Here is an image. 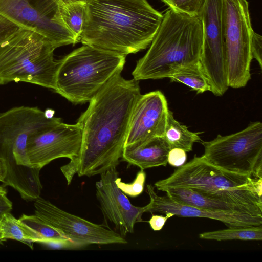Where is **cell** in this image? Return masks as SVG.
<instances>
[{"instance_id":"cell-1","label":"cell","mask_w":262,"mask_h":262,"mask_svg":"<svg viewBox=\"0 0 262 262\" xmlns=\"http://www.w3.org/2000/svg\"><path fill=\"white\" fill-rule=\"evenodd\" d=\"M116 73L90 101L77 124L82 133L78 156L60 168L70 185L73 176L91 177L116 168L121 158L139 81Z\"/></svg>"},{"instance_id":"cell-2","label":"cell","mask_w":262,"mask_h":262,"mask_svg":"<svg viewBox=\"0 0 262 262\" xmlns=\"http://www.w3.org/2000/svg\"><path fill=\"white\" fill-rule=\"evenodd\" d=\"M163 14L146 0H89L79 42L125 56L150 46Z\"/></svg>"},{"instance_id":"cell-3","label":"cell","mask_w":262,"mask_h":262,"mask_svg":"<svg viewBox=\"0 0 262 262\" xmlns=\"http://www.w3.org/2000/svg\"><path fill=\"white\" fill-rule=\"evenodd\" d=\"M60 122V118H50L37 107L17 106L0 114V159L7 171L3 185L13 187L25 201L36 200L42 188L40 169L30 164L27 155V142L34 134Z\"/></svg>"},{"instance_id":"cell-4","label":"cell","mask_w":262,"mask_h":262,"mask_svg":"<svg viewBox=\"0 0 262 262\" xmlns=\"http://www.w3.org/2000/svg\"><path fill=\"white\" fill-rule=\"evenodd\" d=\"M148 50L132 72L136 80L170 77L179 68L200 60L203 29L201 18L169 8Z\"/></svg>"},{"instance_id":"cell-5","label":"cell","mask_w":262,"mask_h":262,"mask_svg":"<svg viewBox=\"0 0 262 262\" xmlns=\"http://www.w3.org/2000/svg\"><path fill=\"white\" fill-rule=\"evenodd\" d=\"M158 190L187 188L207 197L237 205L249 214L262 216V178L229 171L196 155L168 177L154 184Z\"/></svg>"},{"instance_id":"cell-6","label":"cell","mask_w":262,"mask_h":262,"mask_svg":"<svg viewBox=\"0 0 262 262\" xmlns=\"http://www.w3.org/2000/svg\"><path fill=\"white\" fill-rule=\"evenodd\" d=\"M126 56L83 45L60 59L55 91L75 103L90 101L118 72Z\"/></svg>"},{"instance_id":"cell-7","label":"cell","mask_w":262,"mask_h":262,"mask_svg":"<svg viewBox=\"0 0 262 262\" xmlns=\"http://www.w3.org/2000/svg\"><path fill=\"white\" fill-rule=\"evenodd\" d=\"M55 49L38 32L21 28L0 46V85L25 82L55 90L60 63Z\"/></svg>"},{"instance_id":"cell-8","label":"cell","mask_w":262,"mask_h":262,"mask_svg":"<svg viewBox=\"0 0 262 262\" xmlns=\"http://www.w3.org/2000/svg\"><path fill=\"white\" fill-rule=\"evenodd\" d=\"M203 155L223 169L262 178V123L255 121L244 129L201 142Z\"/></svg>"},{"instance_id":"cell-9","label":"cell","mask_w":262,"mask_h":262,"mask_svg":"<svg viewBox=\"0 0 262 262\" xmlns=\"http://www.w3.org/2000/svg\"><path fill=\"white\" fill-rule=\"evenodd\" d=\"M223 19L228 86L241 88L251 79L252 27L247 0H223Z\"/></svg>"},{"instance_id":"cell-10","label":"cell","mask_w":262,"mask_h":262,"mask_svg":"<svg viewBox=\"0 0 262 262\" xmlns=\"http://www.w3.org/2000/svg\"><path fill=\"white\" fill-rule=\"evenodd\" d=\"M60 7V0H0V14L41 34L56 49L79 42L64 23Z\"/></svg>"},{"instance_id":"cell-11","label":"cell","mask_w":262,"mask_h":262,"mask_svg":"<svg viewBox=\"0 0 262 262\" xmlns=\"http://www.w3.org/2000/svg\"><path fill=\"white\" fill-rule=\"evenodd\" d=\"M223 0H206L200 18L203 43L200 63L210 91L222 96L228 90L223 19Z\"/></svg>"},{"instance_id":"cell-12","label":"cell","mask_w":262,"mask_h":262,"mask_svg":"<svg viewBox=\"0 0 262 262\" xmlns=\"http://www.w3.org/2000/svg\"><path fill=\"white\" fill-rule=\"evenodd\" d=\"M35 214L60 231L74 248L91 244H124L119 233L104 225L93 223L63 210L41 196L34 201Z\"/></svg>"},{"instance_id":"cell-13","label":"cell","mask_w":262,"mask_h":262,"mask_svg":"<svg viewBox=\"0 0 262 262\" xmlns=\"http://www.w3.org/2000/svg\"><path fill=\"white\" fill-rule=\"evenodd\" d=\"M82 133L77 124L62 122L32 135L26 145L30 164L41 169L52 161L60 158L73 160L81 148Z\"/></svg>"},{"instance_id":"cell-14","label":"cell","mask_w":262,"mask_h":262,"mask_svg":"<svg viewBox=\"0 0 262 262\" xmlns=\"http://www.w3.org/2000/svg\"><path fill=\"white\" fill-rule=\"evenodd\" d=\"M100 175L96 183V194L105 222L113 225L122 236L134 232L137 223L143 222L142 215L146 206L133 205L117 186L116 180L119 174L116 168H111Z\"/></svg>"},{"instance_id":"cell-15","label":"cell","mask_w":262,"mask_h":262,"mask_svg":"<svg viewBox=\"0 0 262 262\" xmlns=\"http://www.w3.org/2000/svg\"><path fill=\"white\" fill-rule=\"evenodd\" d=\"M169 110L160 91L141 94L133 110L125 146L163 137Z\"/></svg>"},{"instance_id":"cell-16","label":"cell","mask_w":262,"mask_h":262,"mask_svg":"<svg viewBox=\"0 0 262 262\" xmlns=\"http://www.w3.org/2000/svg\"><path fill=\"white\" fill-rule=\"evenodd\" d=\"M146 187L150 202L146 205L145 212L164 214L169 213L174 216L208 218L220 221L228 228L262 225V216L241 212L210 211L179 203L167 195H158L155 191L154 187L151 185L148 184Z\"/></svg>"},{"instance_id":"cell-17","label":"cell","mask_w":262,"mask_h":262,"mask_svg":"<svg viewBox=\"0 0 262 262\" xmlns=\"http://www.w3.org/2000/svg\"><path fill=\"white\" fill-rule=\"evenodd\" d=\"M170 148L162 137H156L147 140L125 146L122 160L140 169L166 166Z\"/></svg>"},{"instance_id":"cell-18","label":"cell","mask_w":262,"mask_h":262,"mask_svg":"<svg viewBox=\"0 0 262 262\" xmlns=\"http://www.w3.org/2000/svg\"><path fill=\"white\" fill-rule=\"evenodd\" d=\"M163 191H165L170 199L179 203L210 211L248 214L244 209L237 205L207 197L189 189L167 188Z\"/></svg>"},{"instance_id":"cell-19","label":"cell","mask_w":262,"mask_h":262,"mask_svg":"<svg viewBox=\"0 0 262 262\" xmlns=\"http://www.w3.org/2000/svg\"><path fill=\"white\" fill-rule=\"evenodd\" d=\"M200 132L190 131L187 127L177 121L173 113L169 110L166 126L163 138L169 145L170 148H180L186 152L192 150L195 142L201 140Z\"/></svg>"},{"instance_id":"cell-20","label":"cell","mask_w":262,"mask_h":262,"mask_svg":"<svg viewBox=\"0 0 262 262\" xmlns=\"http://www.w3.org/2000/svg\"><path fill=\"white\" fill-rule=\"evenodd\" d=\"M19 220L34 231L41 239V243L59 248H74L71 241L60 231L36 215L23 214Z\"/></svg>"},{"instance_id":"cell-21","label":"cell","mask_w":262,"mask_h":262,"mask_svg":"<svg viewBox=\"0 0 262 262\" xmlns=\"http://www.w3.org/2000/svg\"><path fill=\"white\" fill-rule=\"evenodd\" d=\"M0 233L2 241L12 239L29 245L33 249L32 244L41 243L37 234L10 212L5 213L0 220Z\"/></svg>"},{"instance_id":"cell-22","label":"cell","mask_w":262,"mask_h":262,"mask_svg":"<svg viewBox=\"0 0 262 262\" xmlns=\"http://www.w3.org/2000/svg\"><path fill=\"white\" fill-rule=\"evenodd\" d=\"M169 78L172 81L182 83L198 94L210 91V85L199 61L179 68Z\"/></svg>"},{"instance_id":"cell-23","label":"cell","mask_w":262,"mask_h":262,"mask_svg":"<svg viewBox=\"0 0 262 262\" xmlns=\"http://www.w3.org/2000/svg\"><path fill=\"white\" fill-rule=\"evenodd\" d=\"M199 238L217 241L230 240L261 241L262 225L254 227H233L201 233Z\"/></svg>"},{"instance_id":"cell-24","label":"cell","mask_w":262,"mask_h":262,"mask_svg":"<svg viewBox=\"0 0 262 262\" xmlns=\"http://www.w3.org/2000/svg\"><path fill=\"white\" fill-rule=\"evenodd\" d=\"M86 2H72L61 4V14L66 27L74 34L79 42L85 17Z\"/></svg>"},{"instance_id":"cell-25","label":"cell","mask_w":262,"mask_h":262,"mask_svg":"<svg viewBox=\"0 0 262 262\" xmlns=\"http://www.w3.org/2000/svg\"><path fill=\"white\" fill-rule=\"evenodd\" d=\"M206 0H163L162 2L176 11L200 17Z\"/></svg>"},{"instance_id":"cell-26","label":"cell","mask_w":262,"mask_h":262,"mask_svg":"<svg viewBox=\"0 0 262 262\" xmlns=\"http://www.w3.org/2000/svg\"><path fill=\"white\" fill-rule=\"evenodd\" d=\"M144 170L140 169L131 183L123 182L120 178L117 177L115 181L117 186L126 195L130 197L138 196L144 190L146 180V173Z\"/></svg>"},{"instance_id":"cell-27","label":"cell","mask_w":262,"mask_h":262,"mask_svg":"<svg viewBox=\"0 0 262 262\" xmlns=\"http://www.w3.org/2000/svg\"><path fill=\"white\" fill-rule=\"evenodd\" d=\"M22 28L0 14V46Z\"/></svg>"},{"instance_id":"cell-28","label":"cell","mask_w":262,"mask_h":262,"mask_svg":"<svg viewBox=\"0 0 262 262\" xmlns=\"http://www.w3.org/2000/svg\"><path fill=\"white\" fill-rule=\"evenodd\" d=\"M251 52L252 58H254L258 63L260 68H262V37L254 30L252 32L251 41Z\"/></svg>"},{"instance_id":"cell-29","label":"cell","mask_w":262,"mask_h":262,"mask_svg":"<svg viewBox=\"0 0 262 262\" xmlns=\"http://www.w3.org/2000/svg\"><path fill=\"white\" fill-rule=\"evenodd\" d=\"M187 159L186 152L184 150L173 148L170 149L167 158V163L171 166L179 167L185 163Z\"/></svg>"},{"instance_id":"cell-30","label":"cell","mask_w":262,"mask_h":262,"mask_svg":"<svg viewBox=\"0 0 262 262\" xmlns=\"http://www.w3.org/2000/svg\"><path fill=\"white\" fill-rule=\"evenodd\" d=\"M7 190L3 186H0V220L6 213L10 212L12 209V203L7 195Z\"/></svg>"},{"instance_id":"cell-31","label":"cell","mask_w":262,"mask_h":262,"mask_svg":"<svg viewBox=\"0 0 262 262\" xmlns=\"http://www.w3.org/2000/svg\"><path fill=\"white\" fill-rule=\"evenodd\" d=\"M165 216L162 215H152L148 221L151 229L154 231L161 230L168 219L174 216L171 213H166Z\"/></svg>"},{"instance_id":"cell-32","label":"cell","mask_w":262,"mask_h":262,"mask_svg":"<svg viewBox=\"0 0 262 262\" xmlns=\"http://www.w3.org/2000/svg\"><path fill=\"white\" fill-rule=\"evenodd\" d=\"M7 171L4 161L0 159V182L4 183L7 177Z\"/></svg>"},{"instance_id":"cell-33","label":"cell","mask_w":262,"mask_h":262,"mask_svg":"<svg viewBox=\"0 0 262 262\" xmlns=\"http://www.w3.org/2000/svg\"><path fill=\"white\" fill-rule=\"evenodd\" d=\"M89 1V0H60V2L61 4L76 1L84 2L87 3Z\"/></svg>"},{"instance_id":"cell-34","label":"cell","mask_w":262,"mask_h":262,"mask_svg":"<svg viewBox=\"0 0 262 262\" xmlns=\"http://www.w3.org/2000/svg\"><path fill=\"white\" fill-rule=\"evenodd\" d=\"M2 242V239H1V233H0V242Z\"/></svg>"},{"instance_id":"cell-35","label":"cell","mask_w":262,"mask_h":262,"mask_svg":"<svg viewBox=\"0 0 262 262\" xmlns=\"http://www.w3.org/2000/svg\"><path fill=\"white\" fill-rule=\"evenodd\" d=\"M161 1H162L163 0H161Z\"/></svg>"}]
</instances>
